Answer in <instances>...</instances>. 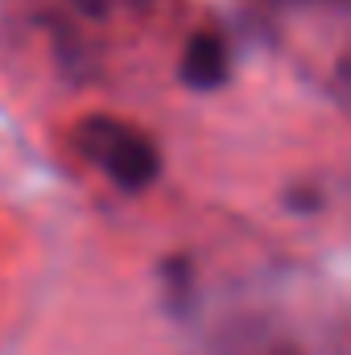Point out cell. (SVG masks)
<instances>
[{"instance_id": "2", "label": "cell", "mask_w": 351, "mask_h": 355, "mask_svg": "<svg viewBox=\"0 0 351 355\" xmlns=\"http://www.w3.org/2000/svg\"><path fill=\"white\" fill-rule=\"evenodd\" d=\"M83 153L120 190H145L162 170L153 141L141 128H132L124 120H112V116H95V120L83 124Z\"/></svg>"}, {"instance_id": "4", "label": "cell", "mask_w": 351, "mask_h": 355, "mask_svg": "<svg viewBox=\"0 0 351 355\" xmlns=\"http://www.w3.org/2000/svg\"><path fill=\"white\" fill-rule=\"evenodd\" d=\"M273 4H339V0H273Z\"/></svg>"}, {"instance_id": "3", "label": "cell", "mask_w": 351, "mask_h": 355, "mask_svg": "<svg viewBox=\"0 0 351 355\" xmlns=\"http://www.w3.org/2000/svg\"><path fill=\"white\" fill-rule=\"evenodd\" d=\"M228 79V46L219 33H194L182 54V83L194 91H215Z\"/></svg>"}, {"instance_id": "1", "label": "cell", "mask_w": 351, "mask_h": 355, "mask_svg": "<svg viewBox=\"0 0 351 355\" xmlns=\"http://www.w3.org/2000/svg\"><path fill=\"white\" fill-rule=\"evenodd\" d=\"M207 355H348L335 327L289 322L285 314H257L211 339Z\"/></svg>"}]
</instances>
